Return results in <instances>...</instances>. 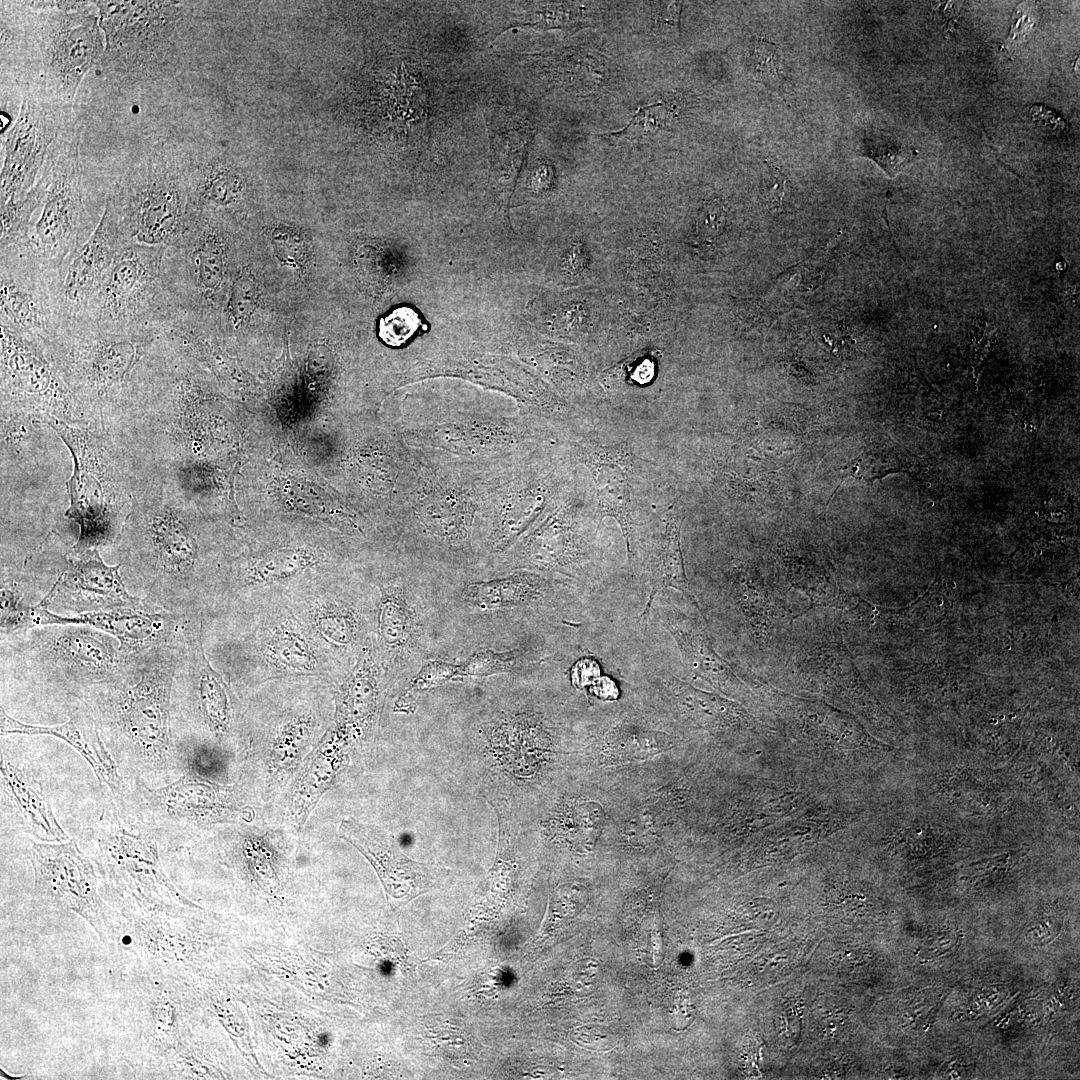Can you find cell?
<instances>
[{"label":"cell","mask_w":1080,"mask_h":1080,"mask_svg":"<svg viewBox=\"0 0 1080 1080\" xmlns=\"http://www.w3.org/2000/svg\"><path fill=\"white\" fill-rule=\"evenodd\" d=\"M177 503L171 485L133 478L131 511L112 548L121 575L145 592L151 608L186 617L212 583L195 525Z\"/></svg>","instance_id":"6da1fadb"},{"label":"cell","mask_w":1080,"mask_h":1080,"mask_svg":"<svg viewBox=\"0 0 1080 1080\" xmlns=\"http://www.w3.org/2000/svg\"><path fill=\"white\" fill-rule=\"evenodd\" d=\"M104 50L94 1H1V73L64 108Z\"/></svg>","instance_id":"7a4b0ae2"},{"label":"cell","mask_w":1080,"mask_h":1080,"mask_svg":"<svg viewBox=\"0 0 1080 1080\" xmlns=\"http://www.w3.org/2000/svg\"><path fill=\"white\" fill-rule=\"evenodd\" d=\"M165 339L163 328L110 332L76 322L62 326L44 350L93 426L104 431L144 386Z\"/></svg>","instance_id":"3957f363"},{"label":"cell","mask_w":1080,"mask_h":1080,"mask_svg":"<svg viewBox=\"0 0 1080 1080\" xmlns=\"http://www.w3.org/2000/svg\"><path fill=\"white\" fill-rule=\"evenodd\" d=\"M412 414L402 432L409 448L484 470L514 465L565 439L549 423L523 410L515 415L463 409Z\"/></svg>","instance_id":"277c9868"},{"label":"cell","mask_w":1080,"mask_h":1080,"mask_svg":"<svg viewBox=\"0 0 1080 1080\" xmlns=\"http://www.w3.org/2000/svg\"><path fill=\"white\" fill-rule=\"evenodd\" d=\"M141 655L87 625L38 626L1 635L2 668L73 697L96 685L132 680L138 675Z\"/></svg>","instance_id":"5b68a950"},{"label":"cell","mask_w":1080,"mask_h":1080,"mask_svg":"<svg viewBox=\"0 0 1080 1080\" xmlns=\"http://www.w3.org/2000/svg\"><path fill=\"white\" fill-rule=\"evenodd\" d=\"M179 634L171 642L142 653L138 675L132 680L96 685L78 696L90 709L101 734L155 768L165 765L172 755L171 698Z\"/></svg>","instance_id":"8992f818"},{"label":"cell","mask_w":1080,"mask_h":1080,"mask_svg":"<svg viewBox=\"0 0 1080 1080\" xmlns=\"http://www.w3.org/2000/svg\"><path fill=\"white\" fill-rule=\"evenodd\" d=\"M50 427L70 452L66 482L69 506L64 516L79 526L76 552L113 547L131 511L133 479L129 464L105 431L68 425L52 416L36 419Z\"/></svg>","instance_id":"52a82bcc"},{"label":"cell","mask_w":1080,"mask_h":1080,"mask_svg":"<svg viewBox=\"0 0 1080 1080\" xmlns=\"http://www.w3.org/2000/svg\"><path fill=\"white\" fill-rule=\"evenodd\" d=\"M913 798L960 821L1002 834L1054 832L1005 768L921 753Z\"/></svg>","instance_id":"ba28073f"},{"label":"cell","mask_w":1080,"mask_h":1080,"mask_svg":"<svg viewBox=\"0 0 1080 1080\" xmlns=\"http://www.w3.org/2000/svg\"><path fill=\"white\" fill-rule=\"evenodd\" d=\"M411 450L418 464L417 479L401 516L413 543L439 558L473 560L476 516L499 469L484 470Z\"/></svg>","instance_id":"9c48e42d"},{"label":"cell","mask_w":1080,"mask_h":1080,"mask_svg":"<svg viewBox=\"0 0 1080 1080\" xmlns=\"http://www.w3.org/2000/svg\"><path fill=\"white\" fill-rule=\"evenodd\" d=\"M572 457L548 450L499 470L478 510L473 549L501 559L561 496L572 482Z\"/></svg>","instance_id":"30bf717a"},{"label":"cell","mask_w":1080,"mask_h":1080,"mask_svg":"<svg viewBox=\"0 0 1080 1080\" xmlns=\"http://www.w3.org/2000/svg\"><path fill=\"white\" fill-rule=\"evenodd\" d=\"M104 808L90 829L93 859L117 906L177 910L194 906L166 875L154 834L122 803Z\"/></svg>","instance_id":"8fae6325"},{"label":"cell","mask_w":1080,"mask_h":1080,"mask_svg":"<svg viewBox=\"0 0 1080 1080\" xmlns=\"http://www.w3.org/2000/svg\"><path fill=\"white\" fill-rule=\"evenodd\" d=\"M80 129L59 148L47 190L25 238L10 249L50 277H58L90 238L95 223L87 202L80 157ZM37 210V211H38Z\"/></svg>","instance_id":"7c38bea8"},{"label":"cell","mask_w":1080,"mask_h":1080,"mask_svg":"<svg viewBox=\"0 0 1080 1080\" xmlns=\"http://www.w3.org/2000/svg\"><path fill=\"white\" fill-rule=\"evenodd\" d=\"M105 50L99 67L117 86L160 80L171 56L181 9L172 1H94Z\"/></svg>","instance_id":"4fadbf2b"},{"label":"cell","mask_w":1080,"mask_h":1080,"mask_svg":"<svg viewBox=\"0 0 1080 1080\" xmlns=\"http://www.w3.org/2000/svg\"><path fill=\"white\" fill-rule=\"evenodd\" d=\"M34 585L47 584L38 602L66 615L130 607L151 609L144 598L126 589L120 564L107 565L97 548L76 552L51 531L22 563Z\"/></svg>","instance_id":"5bb4252c"},{"label":"cell","mask_w":1080,"mask_h":1080,"mask_svg":"<svg viewBox=\"0 0 1080 1080\" xmlns=\"http://www.w3.org/2000/svg\"><path fill=\"white\" fill-rule=\"evenodd\" d=\"M106 198L127 245L167 247L182 232L185 192L162 142L126 169Z\"/></svg>","instance_id":"9a60e30c"},{"label":"cell","mask_w":1080,"mask_h":1080,"mask_svg":"<svg viewBox=\"0 0 1080 1080\" xmlns=\"http://www.w3.org/2000/svg\"><path fill=\"white\" fill-rule=\"evenodd\" d=\"M572 482L549 511L500 559L509 570H529L571 584H592L599 572L596 512L588 511ZM557 579V578H556Z\"/></svg>","instance_id":"2e32d148"},{"label":"cell","mask_w":1080,"mask_h":1080,"mask_svg":"<svg viewBox=\"0 0 1080 1080\" xmlns=\"http://www.w3.org/2000/svg\"><path fill=\"white\" fill-rule=\"evenodd\" d=\"M165 248L126 245L76 322L110 332L163 328L173 317L162 275Z\"/></svg>","instance_id":"e0dca14e"},{"label":"cell","mask_w":1080,"mask_h":1080,"mask_svg":"<svg viewBox=\"0 0 1080 1080\" xmlns=\"http://www.w3.org/2000/svg\"><path fill=\"white\" fill-rule=\"evenodd\" d=\"M28 857L33 869L34 899L80 916L108 949L112 948L121 932L120 913L101 897L94 864L77 841L33 843Z\"/></svg>","instance_id":"ac0fdd59"},{"label":"cell","mask_w":1080,"mask_h":1080,"mask_svg":"<svg viewBox=\"0 0 1080 1080\" xmlns=\"http://www.w3.org/2000/svg\"><path fill=\"white\" fill-rule=\"evenodd\" d=\"M1 416H52L68 425L93 426L45 350L0 323Z\"/></svg>","instance_id":"d6986e66"},{"label":"cell","mask_w":1080,"mask_h":1080,"mask_svg":"<svg viewBox=\"0 0 1080 1080\" xmlns=\"http://www.w3.org/2000/svg\"><path fill=\"white\" fill-rule=\"evenodd\" d=\"M114 977L117 1019L131 1044V1065L140 1077L157 1078L176 1047L180 1029L173 978L147 974Z\"/></svg>","instance_id":"ffe728a7"},{"label":"cell","mask_w":1080,"mask_h":1080,"mask_svg":"<svg viewBox=\"0 0 1080 1080\" xmlns=\"http://www.w3.org/2000/svg\"><path fill=\"white\" fill-rule=\"evenodd\" d=\"M16 86L22 103L17 119L2 138L1 205L23 199L63 141L79 128L71 109L28 84Z\"/></svg>","instance_id":"44dd1931"},{"label":"cell","mask_w":1080,"mask_h":1080,"mask_svg":"<svg viewBox=\"0 0 1080 1080\" xmlns=\"http://www.w3.org/2000/svg\"><path fill=\"white\" fill-rule=\"evenodd\" d=\"M54 281L15 252L0 250V323L43 349L62 326Z\"/></svg>","instance_id":"7402d4cb"},{"label":"cell","mask_w":1080,"mask_h":1080,"mask_svg":"<svg viewBox=\"0 0 1080 1080\" xmlns=\"http://www.w3.org/2000/svg\"><path fill=\"white\" fill-rule=\"evenodd\" d=\"M634 678L645 695L683 724L714 735H730L754 728L752 718L737 703L693 687L653 660L635 665Z\"/></svg>","instance_id":"603a6c76"},{"label":"cell","mask_w":1080,"mask_h":1080,"mask_svg":"<svg viewBox=\"0 0 1080 1080\" xmlns=\"http://www.w3.org/2000/svg\"><path fill=\"white\" fill-rule=\"evenodd\" d=\"M569 452L592 476L597 500V529L606 517L618 523L625 541L630 571L634 576L635 531L631 482L636 457L633 448L627 441L603 445L592 439L580 438L570 441Z\"/></svg>","instance_id":"cb8c5ba5"},{"label":"cell","mask_w":1080,"mask_h":1080,"mask_svg":"<svg viewBox=\"0 0 1080 1080\" xmlns=\"http://www.w3.org/2000/svg\"><path fill=\"white\" fill-rule=\"evenodd\" d=\"M126 245L111 202L106 198L94 232L57 277L55 292L62 326L82 317Z\"/></svg>","instance_id":"d4e9b609"},{"label":"cell","mask_w":1080,"mask_h":1080,"mask_svg":"<svg viewBox=\"0 0 1080 1080\" xmlns=\"http://www.w3.org/2000/svg\"><path fill=\"white\" fill-rule=\"evenodd\" d=\"M184 617L163 610L122 607L75 615L55 613L34 604L29 611L30 628L47 625H87L115 637L122 648L144 653L171 642L180 632Z\"/></svg>","instance_id":"484cf974"},{"label":"cell","mask_w":1080,"mask_h":1080,"mask_svg":"<svg viewBox=\"0 0 1080 1080\" xmlns=\"http://www.w3.org/2000/svg\"><path fill=\"white\" fill-rule=\"evenodd\" d=\"M1008 776L1055 831L1079 834V786L1032 747H1021L1004 767Z\"/></svg>","instance_id":"4316f807"},{"label":"cell","mask_w":1080,"mask_h":1080,"mask_svg":"<svg viewBox=\"0 0 1080 1080\" xmlns=\"http://www.w3.org/2000/svg\"><path fill=\"white\" fill-rule=\"evenodd\" d=\"M78 698V697H77ZM79 699V704L71 710L69 719L58 725H33L11 717L0 707L1 736L46 735L63 740L70 745L90 766L100 786H104L113 800L122 802L127 798V787L120 775L115 760L108 751L99 726L86 703Z\"/></svg>","instance_id":"83f0119b"},{"label":"cell","mask_w":1080,"mask_h":1080,"mask_svg":"<svg viewBox=\"0 0 1080 1080\" xmlns=\"http://www.w3.org/2000/svg\"><path fill=\"white\" fill-rule=\"evenodd\" d=\"M718 589L746 634L761 647L770 645L778 632L795 620L763 575L750 564H732L722 571Z\"/></svg>","instance_id":"f1b7e54d"},{"label":"cell","mask_w":1080,"mask_h":1080,"mask_svg":"<svg viewBox=\"0 0 1080 1080\" xmlns=\"http://www.w3.org/2000/svg\"><path fill=\"white\" fill-rule=\"evenodd\" d=\"M779 716L789 729L812 741L837 743L873 762L894 757L892 749L871 740L844 713L821 703L765 687Z\"/></svg>","instance_id":"f546056e"},{"label":"cell","mask_w":1080,"mask_h":1080,"mask_svg":"<svg viewBox=\"0 0 1080 1080\" xmlns=\"http://www.w3.org/2000/svg\"><path fill=\"white\" fill-rule=\"evenodd\" d=\"M658 612L664 628L680 651L689 675L705 681L725 696L736 699L747 696V686L714 648L701 614L692 617L668 601L659 604Z\"/></svg>","instance_id":"4dcf8cb0"},{"label":"cell","mask_w":1080,"mask_h":1080,"mask_svg":"<svg viewBox=\"0 0 1080 1080\" xmlns=\"http://www.w3.org/2000/svg\"><path fill=\"white\" fill-rule=\"evenodd\" d=\"M141 809L149 822L207 824L224 821L231 812L225 790L206 780L184 776L160 788L137 782Z\"/></svg>","instance_id":"1f68e13d"},{"label":"cell","mask_w":1080,"mask_h":1080,"mask_svg":"<svg viewBox=\"0 0 1080 1080\" xmlns=\"http://www.w3.org/2000/svg\"><path fill=\"white\" fill-rule=\"evenodd\" d=\"M177 666L191 688L193 704L203 726L216 738L227 735L232 725L228 685L207 659L199 626L181 630Z\"/></svg>","instance_id":"d6a6232c"},{"label":"cell","mask_w":1080,"mask_h":1080,"mask_svg":"<svg viewBox=\"0 0 1080 1080\" xmlns=\"http://www.w3.org/2000/svg\"><path fill=\"white\" fill-rule=\"evenodd\" d=\"M683 511L672 503L658 518L655 529L646 544V572L648 595L639 623L647 629L650 612L658 593L672 588L681 592L702 615L699 602L691 588L685 571L681 547Z\"/></svg>","instance_id":"836d02e7"},{"label":"cell","mask_w":1080,"mask_h":1080,"mask_svg":"<svg viewBox=\"0 0 1080 1080\" xmlns=\"http://www.w3.org/2000/svg\"><path fill=\"white\" fill-rule=\"evenodd\" d=\"M563 589L561 581L554 577L519 569L502 577L467 583L462 599L478 611H508L552 605Z\"/></svg>","instance_id":"e575fe53"},{"label":"cell","mask_w":1080,"mask_h":1080,"mask_svg":"<svg viewBox=\"0 0 1080 1080\" xmlns=\"http://www.w3.org/2000/svg\"><path fill=\"white\" fill-rule=\"evenodd\" d=\"M382 666L377 645L364 643L336 700L335 728L346 737L361 734L372 725L381 692Z\"/></svg>","instance_id":"d590c367"},{"label":"cell","mask_w":1080,"mask_h":1080,"mask_svg":"<svg viewBox=\"0 0 1080 1080\" xmlns=\"http://www.w3.org/2000/svg\"><path fill=\"white\" fill-rule=\"evenodd\" d=\"M1 790L5 804L20 828L41 842L69 840L42 786L27 770L13 764L1 752Z\"/></svg>","instance_id":"8d00e7d4"},{"label":"cell","mask_w":1080,"mask_h":1080,"mask_svg":"<svg viewBox=\"0 0 1080 1080\" xmlns=\"http://www.w3.org/2000/svg\"><path fill=\"white\" fill-rule=\"evenodd\" d=\"M794 666L799 678L819 693L843 702L860 701V682L836 634L807 644L797 656Z\"/></svg>","instance_id":"74e56055"},{"label":"cell","mask_w":1080,"mask_h":1080,"mask_svg":"<svg viewBox=\"0 0 1080 1080\" xmlns=\"http://www.w3.org/2000/svg\"><path fill=\"white\" fill-rule=\"evenodd\" d=\"M379 653L392 664H404L418 651L422 623L411 596L399 584H382L377 604Z\"/></svg>","instance_id":"f35d334b"},{"label":"cell","mask_w":1080,"mask_h":1080,"mask_svg":"<svg viewBox=\"0 0 1080 1080\" xmlns=\"http://www.w3.org/2000/svg\"><path fill=\"white\" fill-rule=\"evenodd\" d=\"M259 647L266 664L285 675H317L321 661L314 642L298 620L279 612L262 627Z\"/></svg>","instance_id":"ab89813d"},{"label":"cell","mask_w":1080,"mask_h":1080,"mask_svg":"<svg viewBox=\"0 0 1080 1080\" xmlns=\"http://www.w3.org/2000/svg\"><path fill=\"white\" fill-rule=\"evenodd\" d=\"M339 834L376 865L390 893L416 894L423 880V867L406 858L390 837L354 820H343Z\"/></svg>","instance_id":"60d3db41"},{"label":"cell","mask_w":1080,"mask_h":1080,"mask_svg":"<svg viewBox=\"0 0 1080 1080\" xmlns=\"http://www.w3.org/2000/svg\"><path fill=\"white\" fill-rule=\"evenodd\" d=\"M345 738L337 728L327 732L300 772L289 800V816L298 830L342 766Z\"/></svg>","instance_id":"b9f144b4"},{"label":"cell","mask_w":1080,"mask_h":1080,"mask_svg":"<svg viewBox=\"0 0 1080 1080\" xmlns=\"http://www.w3.org/2000/svg\"><path fill=\"white\" fill-rule=\"evenodd\" d=\"M782 562L788 584L809 599V607L799 617L816 607L844 609L846 594L828 561L812 552H788Z\"/></svg>","instance_id":"7bdbcfd3"},{"label":"cell","mask_w":1080,"mask_h":1080,"mask_svg":"<svg viewBox=\"0 0 1080 1080\" xmlns=\"http://www.w3.org/2000/svg\"><path fill=\"white\" fill-rule=\"evenodd\" d=\"M185 251V268L193 290L201 300H211L226 272V243L212 224L204 225Z\"/></svg>","instance_id":"ee69618b"},{"label":"cell","mask_w":1080,"mask_h":1080,"mask_svg":"<svg viewBox=\"0 0 1080 1080\" xmlns=\"http://www.w3.org/2000/svg\"><path fill=\"white\" fill-rule=\"evenodd\" d=\"M309 623L330 648L347 651L359 645L364 621L355 606L339 598H321L309 609Z\"/></svg>","instance_id":"f6af8a7d"},{"label":"cell","mask_w":1080,"mask_h":1080,"mask_svg":"<svg viewBox=\"0 0 1080 1080\" xmlns=\"http://www.w3.org/2000/svg\"><path fill=\"white\" fill-rule=\"evenodd\" d=\"M547 658L549 656L541 655L529 647H518L502 652L482 647L459 664V677H485L523 671L543 663Z\"/></svg>","instance_id":"bcb514c9"},{"label":"cell","mask_w":1080,"mask_h":1080,"mask_svg":"<svg viewBox=\"0 0 1080 1080\" xmlns=\"http://www.w3.org/2000/svg\"><path fill=\"white\" fill-rule=\"evenodd\" d=\"M530 6L520 17L514 26L532 27L534 29H562L570 33L576 32L587 26H592L593 17L588 3L579 2H549L535 3Z\"/></svg>","instance_id":"7dc6e473"},{"label":"cell","mask_w":1080,"mask_h":1080,"mask_svg":"<svg viewBox=\"0 0 1080 1080\" xmlns=\"http://www.w3.org/2000/svg\"><path fill=\"white\" fill-rule=\"evenodd\" d=\"M314 564V558L296 550H281L259 558L242 573V585L262 587L292 578Z\"/></svg>","instance_id":"c3c4849f"},{"label":"cell","mask_w":1080,"mask_h":1080,"mask_svg":"<svg viewBox=\"0 0 1080 1080\" xmlns=\"http://www.w3.org/2000/svg\"><path fill=\"white\" fill-rule=\"evenodd\" d=\"M863 149L864 155L873 159L890 177L900 172L916 155L913 148L905 144L878 138H866Z\"/></svg>","instance_id":"681fc988"},{"label":"cell","mask_w":1080,"mask_h":1080,"mask_svg":"<svg viewBox=\"0 0 1080 1080\" xmlns=\"http://www.w3.org/2000/svg\"><path fill=\"white\" fill-rule=\"evenodd\" d=\"M675 118L676 114L672 106L664 102H657L640 107L625 128L617 133L609 134V136L620 139L636 134L655 133L659 130L669 129V125L673 124Z\"/></svg>","instance_id":"f907efd6"},{"label":"cell","mask_w":1080,"mask_h":1080,"mask_svg":"<svg viewBox=\"0 0 1080 1080\" xmlns=\"http://www.w3.org/2000/svg\"><path fill=\"white\" fill-rule=\"evenodd\" d=\"M422 325L416 311L409 307L394 309L389 315L379 321V337L392 347H399Z\"/></svg>","instance_id":"816d5d0a"},{"label":"cell","mask_w":1080,"mask_h":1080,"mask_svg":"<svg viewBox=\"0 0 1080 1080\" xmlns=\"http://www.w3.org/2000/svg\"><path fill=\"white\" fill-rule=\"evenodd\" d=\"M754 74L766 85L777 86L783 79L782 58L779 48L765 39L755 40L751 51Z\"/></svg>","instance_id":"f5cc1de1"},{"label":"cell","mask_w":1080,"mask_h":1080,"mask_svg":"<svg viewBox=\"0 0 1080 1080\" xmlns=\"http://www.w3.org/2000/svg\"><path fill=\"white\" fill-rule=\"evenodd\" d=\"M458 677L459 664L442 660H428L411 680L402 698L435 688Z\"/></svg>","instance_id":"db71d44e"},{"label":"cell","mask_w":1080,"mask_h":1080,"mask_svg":"<svg viewBox=\"0 0 1080 1080\" xmlns=\"http://www.w3.org/2000/svg\"><path fill=\"white\" fill-rule=\"evenodd\" d=\"M257 299L258 290L254 279L242 272L233 283L228 301V310L235 322L239 323L252 314Z\"/></svg>","instance_id":"11a10c76"},{"label":"cell","mask_w":1080,"mask_h":1080,"mask_svg":"<svg viewBox=\"0 0 1080 1080\" xmlns=\"http://www.w3.org/2000/svg\"><path fill=\"white\" fill-rule=\"evenodd\" d=\"M767 170L761 181V196L765 205L774 211H782L789 203L791 187L787 176L779 167L766 164Z\"/></svg>","instance_id":"9f6ffc18"},{"label":"cell","mask_w":1080,"mask_h":1080,"mask_svg":"<svg viewBox=\"0 0 1080 1080\" xmlns=\"http://www.w3.org/2000/svg\"><path fill=\"white\" fill-rule=\"evenodd\" d=\"M726 221L724 206L717 202H706L699 210L697 219L698 235L703 241H710L718 235Z\"/></svg>","instance_id":"6f0895ef"},{"label":"cell","mask_w":1080,"mask_h":1080,"mask_svg":"<svg viewBox=\"0 0 1080 1080\" xmlns=\"http://www.w3.org/2000/svg\"><path fill=\"white\" fill-rule=\"evenodd\" d=\"M273 242L278 256L289 263L302 262L305 255V245L298 236H292L285 232H275Z\"/></svg>","instance_id":"680465c9"},{"label":"cell","mask_w":1080,"mask_h":1080,"mask_svg":"<svg viewBox=\"0 0 1080 1080\" xmlns=\"http://www.w3.org/2000/svg\"><path fill=\"white\" fill-rule=\"evenodd\" d=\"M599 676V664L591 658L580 659L573 665L570 672L571 681L577 688L593 683Z\"/></svg>","instance_id":"91938a15"},{"label":"cell","mask_w":1080,"mask_h":1080,"mask_svg":"<svg viewBox=\"0 0 1080 1080\" xmlns=\"http://www.w3.org/2000/svg\"><path fill=\"white\" fill-rule=\"evenodd\" d=\"M663 4L657 20L658 28L663 33L678 35L682 5L679 2H664Z\"/></svg>","instance_id":"94428289"},{"label":"cell","mask_w":1080,"mask_h":1080,"mask_svg":"<svg viewBox=\"0 0 1080 1080\" xmlns=\"http://www.w3.org/2000/svg\"><path fill=\"white\" fill-rule=\"evenodd\" d=\"M1030 113L1033 120L1047 130L1056 132L1061 131L1064 127L1062 119L1047 107L1033 106Z\"/></svg>","instance_id":"6125c7cd"},{"label":"cell","mask_w":1080,"mask_h":1080,"mask_svg":"<svg viewBox=\"0 0 1080 1080\" xmlns=\"http://www.w3.org/2000/svg\"><path fill=\"white\" fill-rule=\"evenodd\" d=\"M593 693L602 699H615L617 696V687L613 680L604 676L598 677L594 680L592 685Z\"/></svg>","instance_id":"be15d7a7"},{"label":"cell","mask_w":1080,"mask_h":1080,"mask_svg":"<svg viewBox=\"0 0 1080 1080\" xmlns=\"http://www.w3.org/2000/svg\"><path fill=\"white\" fill-rule=\"evenodd\" d=\"M0 1075H1L2 1079H8V1080L24 1079V1078L27 1077L26 1075H19V1076L9 1075V1074H7V1072L2 1067L0 1068Z\"/></svg>","instance_id":"e7e4bbea"}]
</instances>
